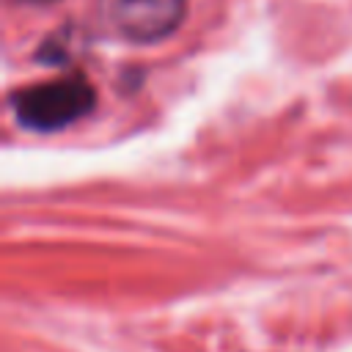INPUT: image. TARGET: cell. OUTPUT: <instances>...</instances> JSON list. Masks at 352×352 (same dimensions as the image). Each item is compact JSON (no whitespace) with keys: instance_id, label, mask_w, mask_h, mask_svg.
<instances>
[{"instance_id":"cell-1","label":"cell","mask_w":352,"mask_h":352,"mask_svg":"<svg viewBox=\"0 0 352 352\" xmlns=\"http://www.w3.org/2000/svg\"><path fill=\"white\" fill-rule=\"evenodd\" d=\"M96 104V91L82 74L58 77L11 94V110L19 126L55 132L85 118Z\"/></svg>"},{"instance_id":"cell-2","label":"cell","mask_w":352,"mask_h":352,"mask_svg":"<svg viewBox=\"0 0 352 352\" xmlns=\"http://www.w3.org/2000/svg\"><path fill=\"white\" fill-rule=\"evenodd\" d=\"M187 0H110V25L129 41L151 44L179 30Z\"/></svg>"},{"instance_id":"cell-3","label":"cell","mask_w":352,"mask_h":352,"mask_svg":"<svg viewBox=\"0 0 352 352\" xmlns=\"http://www.w3.org/2000/svg\"><path fill=\"white\" fill-rule=\"evenodd\" d=\"M74 38V33H69V30H58V33H52L44 44H41V50H38V60H47V63H63V60H69L72 55V47H69V41Z\"/></svg>"},{"instance_id":"cell-4","label":"cell","mask_w":352,"mask_h":352,"mask_svg":"<svg viewBox=\"0 0 352 352\" xmlns=\"http://www.w3.org/2000/svg\"><path fill=\"white\" fill-rule=\"evenodd\" d=\"M16 3H25V6H50V3H58V0H16Z\"/></svg>"}]
</instances>
